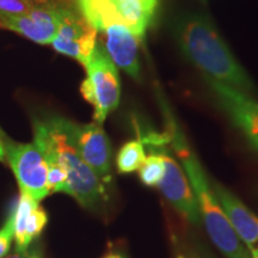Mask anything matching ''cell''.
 <instances>
[{"instance_id":"obj_1","label":"cell","mask_w":258,"mask_h":258,"mask_svg":"<svg viewBox=\"0 0 258 258\" xmlns=\"http://www.w3.org/2000/svg\"><path fill=\"white\" fill-rule=\"evenodd\" d=\"M175 35L179 49L205 78L251 95L252 80L207 18L196 14L183 16L177 21Z\"/></svg>"},{"instance_id":"obj_2","label":"cell","mask_w":258,"mask_h":258,"mask_svg":"<svg viewBox=\"0 0 258 258\" xmlns=\"http://www.w3.org/2000/svg\"><path fill=\"white\" fill-rule=\"evenodd\" d=\"M160 103L169 128V143L172 145L173 151L185 171L209 238L226 258H250L249 250L239 239L222 211L212 189L211 180L208 179L196 154L190 150L184 134L165 103Z\"/></svg>"},{"instance_id":"obj_3","label":"cell","mask_w":258,"mask_h":258,"mask_svg":"<svg viewBox=\"0 0 258 258\" xmlns=\"http://www.w3.org/2000/svg\"><path fill=\"white\" fill-rule=\"evenodd\" d=\"M74 122L49 116L34 121V144L44 159L61 165L67 173L69 195L84 208H96L104 198V183L83 160L73 140Z\"/></svg>"},{"instance_id":"obj_4","label":"cell","mask_w":258,"mask_h":258,"mask_svg":"<svg viewBox=\"0 0 258 258\" xmlns=\"http://www.w3.org/2000/svg\"><path fill=\"white\" fill-rule=\"evenodd\" d=\"M85 69L88 78L83 82L80 91L85 101L93 106V120L102 124L120 104V77L110 56L99 43H96Z\"/></svg>"},{"instance_id":"obj_5","label":"cell","mask_w":258,"mask_h":258,"mask_svg":"<svg viewBox=\"0 0 258 258\" xmlns=\"http://www.w3.org/2000/svg\"><path fill=\"white\" fill-rule=\"evenodd\" d=\"M140 139L145 146L150 147L151 151L160 153L164 159L165 172L163 179L158 184L161 194L183 218H185L192 225L199 226L202 219L198 201L185 172L166 146V144L169 143V135L148 132Z\"/></svg>"},{"instance_id":"obj_6","label":"cell","mask_w":258,"mask_h":258,"mask_svg":"<svg viewBox=\"0 0 258 258\" xmlns=\"http://www.w3.org/2000/svg\"><path fill=\"white\" fill-rule=\"evenodd\" d=\"M5 163L14 171L22 194L40 202L49 195L47 185L48 165L35 144H17L6 137Z\"/></svg>"},{"instance_id":"obj_7","label":"cell","mask_w":258,"mask_h":258,"mask_svg":"<svg viewBox=\"0 0 258 258\" xmlns=\"http://www.w3.org/2000/svg\"><path fill=\"white\" fill-rule=\"evenodd\" d=\"M97 30L73 10L61 9L60 23L53 48L64 55L78 60L86 66L96 46Z\"/></svg>"},{"instance_id":"obj_8","label":"cell","mask_w":258,"mask_h":258,"mask_svg":"<svg viewBox=\"0 0 258 258\" xmlns=\"http://www.w3.org/2000/svg\"><path fill=\"white\" fill-rule=\"evenodd\" d=\"M73 140L77 150L103 183L110 178L111 144L102 124L73 123Z\"/></svg>"},{"instance_id":"obj_9","label":"cell","mask_w":258,"mask_h":258,"mask_svg":"<svg viewBox=\"0 0 258 258\" xmlns=\"http://www.w3.org/2000/svg\"><path fill=\"white\" fill-rule=\"evenodd\" d=\"M61 9L54 5H37L27 15L0 16V25L36 43L48 44L56 36Z\"/></svg>"},{"instance_id":"obj_10","label":"cell","mask_w":258,"mask_h":258,"mask_svg":"<svg viewBox=\"0 0 258 258\" xmlns=\"http://www.w3.org/2000/svg\"><path fill=\"white\" fill-rule=\"evenodd\" d=\"M213 191L222 211L239 239L249 249H258V217L251 212L233 192L221 185L220 183L211 180Z\"/></svg>"},{"instance_id":"obj_11","label":"cell","mask_w":258,"mask_h":258,"mask_svg":"<svg viewBox=\"0 0 258 258\" xmlns=\"http://www.w3.org/2000/svg\"><path fill=\"white\" fill-rule=\"evenodd\" d=\"M106 32V53L114 64L128 73L132 78H140L138 40L121 22H114L104 29Z\"/></svg>"},{"instance_id":"obj_12","label":"cell","mask_w":258,"mask_h":258,"mask_svg":"<svg viewBox=\"0 0 258 258\" xmlns=\"http://www.w3.org/2000/svg\"><path fill=\"white\" fill-rule=\"evenodd\" d=\"M15 240L18 252H27L31 241L40 237L48 222V214L30 196L22 194L14 211Z\"/></svg>"},{"instance_id":"obj_13","label":"cell","mask_w":258,"mask_h":258,"mask_svg":"<svg viewBox=\"0 0 258 258\" xmlns=\"http://www.w3.org/2000/svg\"><path fill=\"white\" fill-rule=\"evenodd\" d=\"M118 21L139 40L144 38L157 8V0H111Z\"/></svg>"},{"instance_id":"obj_14","label":"cell","mask_w":258,"mask_h":258,"mask_svg":"<svg viewBox=\"0 0 258 258\" xmlns=\"http://www.w3.org/2000/svg\"><path fill=\"white\" fill-rule=\"evenodd\" d=\"M146 158L145 145L141 139L125 143L118 151L116 157V167L122 175L133 173L143 165Z\"/></svg>"},{"instance_id":"obj_15","label":"cell","mask_w":258,"mask_h":258,"mask_svg":"<svg viewBox=\"0 0 258 258\" xmlns=\"http://www.w3.org/2000/svg\"><path fill=\"white\" fill-rule=\"evenodd\" d=\"M151 152L152 153L145 158L143 165L139 169V177L144 185L153 188V186H158L160 180L163 179L165 165H164V159L160 153L156 151H151Z\"/></svg>"},{"instance_id":"obj_16","label":"cell","mask_w":258,"mask_h":258,"mask_svg":"<svg viewBox=\"0 0 258 258\" xmlns=\"http://www.w3.org/2000/svg\"><path fill=\"white\" fill-rule=\"evenodd\" d=\"M48 175L47 185L50 192H69V184H67V173L64 169L57 163L48 161Z\"/></svg>"},{"instance_id":"obj_17","label":"cell","mask_w":258,"mask_h":258,"mask_svg":"<svg viewBox=\"0 0 258 258\" xmlns=\"http://www.w3.org/2000/svg\"><path fill=\"white\" fill-rule=\"evenodd\" d=\"M37 5L35 0H0V16L27 15Z\"/></svg>"},{"instance_id":"obj_18","label":"cell","mask_w":258,"mask_h":258,"mask_svg":"<svg viewBox=\"0 0 258 258\" xmlns=\"http://www.w3.org/2000/svg\"><path fill=\"white\" fill-rule=\"evenodd\" d=\"M15 238V219L14 212L9 215L8 220L0 228V258H4L9 253L12 239Z\"/></svg>"},{"instance_id":"obj_19","label":"cell","mask_w":258,"mask_h":258,"mask_svg":"<svg viewBox=\"0 0 258 258\" xmlns=\"http://www.w3.org/2000/svg\"><path fill=\"white\" fill-rule=\"evenodd\" d=\"M6 135L0 132V161L5 163V152H4V143H5Z\"/></svg>"},{"instance_id":"obj_20","label":"cell","mask_w":258,"mask_h":258,"mask_svg":"<svg viewBox=\"0 0 258 258\" xmlns=\"http://www.w3.org/2000/svg\"><path fill=\"white\" fill-rule=\"evenodd\" d=\"M6 258H29V253L28 252H18L16 251L14 254H10Z\"/></svg>"},{"instance_id":"obj_21","label":"cell","mask_w":258,"mask_h":258,"mask_svg":"<svg viewBox=\"0 0 258 258\" xmlns=\"http://www.w3.org/2000/svg\"><path fill=\"white\" fill-rule=\"evenodd\" d=\"M178 258H206L201 256V254H196V253H189V254H182Z\"/></svg>"},{"instance_id":"obj_22","label":"cell","mask_w":258,"mask_h":258,"mask_svg":"<svg viewBox=\"0 0 258 258\" xmlns=\"http://www.w3.org/2000/svg\"><path fill=\"white\" fill-rule=\"evenodd\" d=\"M103 258H125V257L122 256V254H120V253H108Z\"/></svg>"},{"instance_id":"obj_23","label":"cell","mask_w":258,"mask_h":258,"mask_svg":"<svg viewBox=\"0 0 258 258\" xmlns=\"http://www.w3.org/2000/svg\"><path fill=\"white\" fill-rule=\"evenodd\" d=\"M250 258H258V249H249Z\"/></svg>"},{"instance_id":"obj_24","label":"cell","mask_w":258,"mask_h":258,"mask_svg":"<svg viewBox=\"0 0 258 258\" xmlns=\"http://www.w3.org/2000/svg\"><path fill=\"white\" fill-rule=\"evenodd\" d=\"M29 258H41V256L37 252H32L29 254Z\"/></svg>"}]
</instances>
